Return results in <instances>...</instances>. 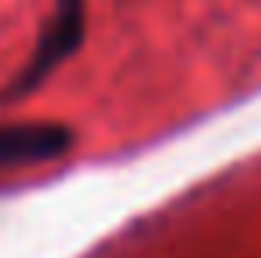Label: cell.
<instances>
[{
	"label": "cell",
	"mask_w": 261,
	"mask_h": 258,
	"mask_svg": "<svg viewBox=\"0 0 261 258\" xmlns=\"http://www.w3.org/2000/svg\"><path fill=\"white\" fill-rule=\"evenodd\" d=\"M71 131L60 124H7L0 128V163H43L67 152Z\"/></svg>",
	"instance_id": "6da1fadb"
},
{
	"label": "cell",
	"mask_w": 261,
	"mask_h": 258,
	"mask_svg": "<svg viewBox=\"0 0 261 258\" xmlns=\"http://www.w3.org/2000/svg\"><path fill=\"white\" fill-rule=\"evenodd\" d=\"M78 39H82V4H78V0H67L64 11H60V18L53 21V32L43 39V50H39L32 71H29V78H25V85L36 82V78H43L57 60H64V53H71V50L78 46Z\"/></svg>",
	"instance_id": "7a4b0ae2"
}]
</instances>
